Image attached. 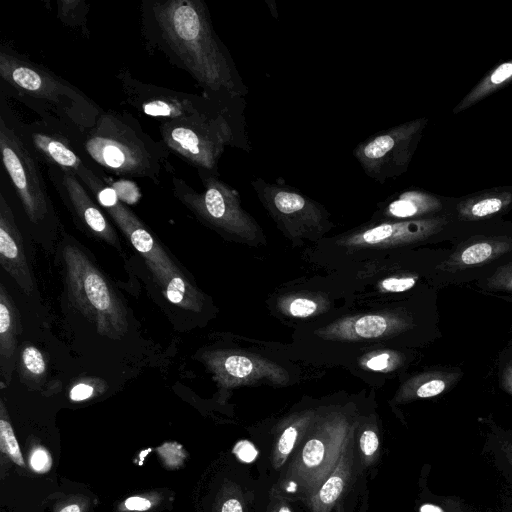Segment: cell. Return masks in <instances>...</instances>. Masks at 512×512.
<instances>
[{
	"instance_id": "3",
	"label": "cell",
	"mask_w": 512,
	"mask_h": 512,
	"mask_svg": "<svg viewBox=\"0 0 512 512\" xmlns=\"http://www.w3.org/2000/svg\"><path fill=\"white\" fill-rule=\"evenodd\" d=\"M84 157L105 171L125 178H143L160 184L172 172L171 151L150 136L129 112L102 110L81 143Z\"/></svg>"
},
{
	"instance_id": "15",
	"label": "cell",
	"mask_w": 512,
	"mask_h": 512,
	"mask_svg": "<svg viewBox=\"0 0 512 512\" xmlns=\"http://www.w3.org/2000/svg\"><path fill=\"white\" fill-rule=\"evenodd\" d=\"M0 264L27 294L34 291V279L28 264L23 237L6 193L0 192Z\"/></svg>"
},
{
	"instance_id": "6",
	"label": "cell",
	"mask_w": 512,
	"mask_h": 512,
	"mask_svg": "<svg viewBox=\"0 0 512 512\" xmlns=\"http://www.w3.org/2000/svg\"><path fill=\"white\" fill-rule=\"evenodd\" d=\"M0 151L2 164L32 229L53 234L59 221L49 195L39 160L22 139L16 114L1 95Z\"/></svg>"
},
{
	"instance_id": "17",
	"label": "cell",
	"mask_w": 512,
	"mask_h": 512,
	"mask_svg": "<svg viewBox=\"0 0 512 512\" xmlns=\"http://www.w3.org/2000/svg\"><path fill=\"white\" fill-rule=\"evenodd\" d=\"M511 250L512 238L510 237H483L461 246L440 265V269L448 273H456L482 266Z\"/></svg>"
},
{
	"instance_id": "13",
	"label": "cell",
	"mask_w": 512,
	"mask_h": 512,
	"mask_svg": "<svg viewBox=\"0 0 512 512\" xmlns=\"http://www.w3.org/2000/svg\"><path fill=\"white\" fill-rule=\"evenodd\" d=\"M17 129L40 163L76 172L84 163L81 145L67 132L41 119L23 122L16 115Z\"/></svg>"
},
{
	"instance_id": "1",
	"label": "cell",
	"mask_w": 512,
	"mask_h": 512,
	"mask_svg": "<svg viewBox=\"0 0 512 512\" xmlns=\"http://www.w3.org/2000/svg\"><path fill=\"white\" fill-rule=\"evenodd\" d=\"M140 22L146 51L188 73L202 93L221 100H240L248 94L204 1L144 0Z\"/></svg>"
},
{
	"instance_id": "14",
	"label": "cell",
	"mask_w": 512,
	"mask_h": 512,
	"mask_svg": "<svg viewBox=\"0 0 512 512\" xmlns=\"http://www.w3.org/2000/svg\"><path fill=\"white\" fill-rule=\"evenodd\" d=\"M443 217L407 221H383L345 238L353 246H395L424 241L446 226Z\"/></svg>"
},
{
	"instance_id": "2",
	"label": "cell",
	"mask_w": 512,
	"mask_h": 512,
	"mask_svg": "<svg viewBox=\"0 0 512 512\" xmlns=\"http://www.w3.org/2000/svg\"><path fill=\"white\" fill-rule=\"evenodd\" d=\"M0 79L1 94L21 102L80 145L102 112L80 88L8 44L0 45Z\"/></svg>"
},
{
	"instance_id": "21",
	"label": "cell",
	"mask_w": 512,
	"mask_h": 512,
	"mask_svg": "<svg viewBox=\"0 0 512 512\" xmlns=\"http://www.w3.org/2000/svg\"><path fill=\"white\" fill-rule=\"evenodd\" d=\"M460 376L456 371H433L417 377L410 390L417 398L435 397L453 386Z\"/></svg>"
},
{
	"instance_id": "42",
	"label": "cell",
	"mask_w": 512,
	"mask_h": 512,
	"mask_svg": "<svg viewBox=\"0 0 512 512\" xmlns=\"http://www.w3.org/2000/svg\"><path fill=\"white\" fill-rule=\"evenodd\" d=\"M59 512H82V507L79 503H70L63 507Z\"/></svg>"
},
{
	"instance_id": "36",
	"label": "cell",
	"mask_w": 512,
	"mask_h": 512,
	"mask_svg": "<svg viewBox=\"0 0 512 512\" xmlns=\"http://www.w3.org/2000/svg\"><path fill=\"white\" fill-rule=\"evenodd\" d=\"M378 437L375 432L367 430L360 438V447L363 453L367 456L374 454L378 448Z\"/></svg>"
},
{
	"instance_id": "24",
	"label": "cell",
	"mask_w": 512,
	"mask_h": 512,
	"mask_svg": "<svg viewBox=\"0 0 512 512\" xmlns=\"http://www.w3.org/2000/svg\"><path fill=\"white\" fill-rule=\"evenodd\" d=\"M0 417V444L1 450L7 454L10 459L20 467H25V462L15 437L13 428L7 418L5 406L1 401Z\"/></svg>"
},
{
	"instance_id": "41",
	"label": "cell",
	"mask_w": 512,
	"mask_h": 512,
	"mask_svg": "<svg viewBox=\"0 0 512 512\" xmlns=\"http://www.w3.org/2000/svg\"><path fill=\"white\" fill-rule=\"evenodd\" d=\"M221 512H242V507L238 500L232 498L224 502Z\"/></svg>"
},
{
	"instance_id": "29",
	"label": "cell",
	"mask_w": 512,
	"mask_h": 512,
	"mask_svg": "<svg viewBox=\"0 0 512 512\" xmlns=\"http://www.w3.org/2000/svg\"><path fill=\"white\" fill-rule=\"evenodd\" d=\"M342 489L343 480L338 476H333L322 486L319 497L323 503L331 504L338 498Z\"/></svg>"
},
{
	"instance_id": "31",
	"label": "cell",
	"mask_w": 512,
	"mask_h": 512,
	"mask_svg": "<svg viewBox=\"0 0 512 512\" xmlns=\"http://www.w3.org/2000/svg\"><path fill=\"white\" fill-rule=\"evenodd\" d=\"M31 468L37 473H46L52 466L50 453L43 447H37L30 456Z\"/></svg>"
},
{
	"instance_id": "11",
	"label": "cell",
	"mask_w": 512,
	"mask_h": 512,
	"mask_svg": "<svg viewBox=\"0 0 512 512\" xmlns=\"http://www.w3.org/2000/svg\"><path fill=\"white\" fill-rule=\"evenodd\" d=\"M251 186L263 206L282 225L311 230L327 222L324 207L295 187L260 177H255Z\"/></svg>"
},
{
	"instance_id": "10",
	"label": "cell",
	"mask_w": 512,
	"mask_h": 512,
	"mask_svg": "<svg viewBox=\"0 0 512 512\" xmlns=\"http://www.w3.org/2000/svg\"><path fill=\"white\" fill-rule=\"evenodd\" d=\"M115 78L128 106L147 116L160 118L161 121L186 119L239 101L221 100L204 93H188L149 84L135 78L125 68L118 70Z\"/></svg>"
},
{
	"instance_id": "34",
	"label": "cell",
	"mask_w": 512,
	"mask_h": 512,
	"mask_svg": "<svg viewBox=\"0 0 512 512\" xmlns=\"http://www.w3.org/2000/svg\"><path fill=\"white\" fill-rule=\"evenodd\" d=\"M234 453L240 460L246 463L252 462L258 454L255 447L247 440L238 442L234 447Z\"/></svg>"
},
{
	"instance_id": "39",
	"label": "cell",
	"mask_w": 512,
	"mask_h": 512,
	"mask_svg": "<svg viewBox=\"0 0 512 512\" xmlns=\"http://www.w3.org/2000/svg\"><path fill=\"white\" fill-rule=\"evenodd\" d=\"M391 365V356L387 353L376 355L366 362V366L375 371L387 369Z\"/></svg>"
},
{
	"instance_id": "30",
	"label": "cell",
	"mask_w": 512,
	"mask_h": 512,
	"mask_svg": "<svg viewBox=\"0 0 512 512\" xmlns=\"http://www.w3.org/2000/svg\"><path fill=\"white\" fill-rule=\"evenodd\" d=\"M498 455L504 460L507 469L512 472V432L496 435Z\"/></svg>"
},
{
	"instance_id": "40",
	"label": "cell",
	"mask_w": 512,
	"mask_h": 512,
	"mask_svg": "<svg viewBox=\"0 0 512 512\" xmlns=\"http://www.w3.org/2000/svg\"><path fill=\"white\" fill-rule=\"evenodd\" d=\"M501 384L503 389L512 395V359L501 372Z\"/></svg>"
},
{
	"instance_id": "7",
	"label": "cell",
	"mask_w": 512,
	"mask_h": 512,
	"mask_svg": "<svg viewBox=\"0 0 512 512\" xmlns=\"http://www.w3.org/2000/svg\"><path fill=\"white\" fill-rule=\"evenodd\" d=\"M62 256L72 304L100 334L122 338L128 331L127 311L106 277L75 244L64 245Z\"/></svg>"
},
{
	"instance_id": "16",
	"label": "cell",
	"mask_w": 512,
	"mask_h": 512,
	"mask_svg": "<svg viewBox=\"0 0 512 512\" xmlns=\"http://www.w3.org/2000/svg\"><path fill=\"white\" fill-rule=\"evenodd\" d=\"M441 209L442 203L435 195L420 189H408L380 203L376 214L386 221H407L429 218L427 216Z\"/></svg>"
},
{
	"instance_id": "43",
	"label": "cell",
	"mask_w": 512,
	"mask_h": 512,
	"mask_svg": "<svg viewBox=\"0 0 512 512\" xmlns=\"http://www.w3.org/2000/svg\"><path fill=\"white\" fill-rule=\"evenodd\" d=\"M420 512H444L440 507L434 504H424L420 507Z\"/></svg>"
},
{
	"instance_id": "33",
	"label": "cell",
	"mask_w": 512,
	"mask_h": 512,
	"mask_svg": "<svg viewBox=\"0 0 512 512\" xmlns=\"http://www.w3.org/2000/svg\"><path fill=\"white\" fill-rule=\"evenodd\" d=\"M288 310L294 317H308L315 313L317 304L311 299L296 298L290 303Z\"/></svg>"
},
{
	"instance_id": "4",
	"label": "cell",
	"mask_w": 512,
	"mask_h": 512,
	"mask_svg": "<svg viewBox=\"0 0 512 512\" xmlns=\"http://www.w3.org/2000/svg\"><path fill=\"white\" fill-rule=\"evenodd\" d=\"M244 110L243 99L201 115L161 121V141L196 171L219 174L218 164L227 147L251 151Z\"/></svg>"
},
{
	"instance_id": "5",
	"label": "cell",
	"mask_w": 512,
	"mask_h": 512,
	"mask_svg": "<svg viewBox=\"0 0 512 512\" xmlns=\"http://www.w3.org/2000/svg\"><path fill=\"white\" fill-rule=\"evenodd\" d=\"M75 174L142 255L166 298L182 308L194 309L197 295L194 287L144 223L119 199L116 191L87 162Z\"/></svg>"
},
{
	"instance_id": "18",
	"label": "cell",
	"mask_w": 512,
	"mask_h": 512,
	"mask_svg": "<svg viewBox=\"0 0 512 512\" xmlns=\"http://www.w3.org/2000/svg\"><path fill=\"white\" fill-rule=\"evenodd\" d=\"M512 204V191L494 189L461 200L457 204L458 217L465 221H477L493 217Z\"/></svg>"
},
{
	"instance_id": "25",
	"label": "cell",
	"mask_w": 512,
	"mask_h": 512,
	"mask_svg": "<svg viewBox=\"0 0 512 512\" xmlns=\"http://www.w3.org/2000/svg\"><path fill=\"white\" fill-rule=\"evenodd\" d=\"M21 362L25 371L31 376L39 377L45 372L46 364L44 357L34 346H27L22 350Z\"/></svg>"
},
{
	"instance_id": "32",
	"label": "cell",
	"mask_w": 512,
	"mask_h": 512,
	"mask_svg": "<svg viewBox=\"0 0 512 512\" xmlns=\"http://www.w3.org/2000/svg\"><path fill=\"white\" fill-rule=\"evenodd\" d=\"M416 283L414 276L389 277L381 282V287L387 292H404Z\"/></svg>"
},
{
	"instance_id": "35",
	"label": "cell",
	"mask_w": 512,
	"mask_h": 512,
	"mask_svg": "<svg viewBox=\"0 0 512 512\" xmlns=\"http://www.w3.org/2000/svg\"><path fill=\"white\" fill-rule=\"evenodd\" d=\"M297 438V430L294 427H288L281 435L278 442V450L280 453L289 454L295 444Z\"/></svg>"
},
{
	"instance_id": "22",
	"label": "cell",
	"mask_w": 512,
	"mask_h": 512,
	"mask_svg": "<svg viewBox=\"0 0 512 512\" xmlns=\"http://www.w3.org/2000/svg\"><path fill=\"white\" fill-rule=\"evenodd\" d=\"M57 18L65 26L81 32L90 38L88 17L90 4L84 0H57Z\"/></svg>"
},
{
	"instance_id": "23",
	"label": "cell",
	"mask_w": 512,
	"mask_h": 512,
	"mask_svg": "<svg viewBox=\"0 0 512 512\" xmlns=\"http://www.w3.org/2000/svg\"><path fill=\"white\" fill-rule=\"evenodd\" d=\"M405 323L397 318L382 315H365L357 318L352 324V334L359 338H376L388 331L401 328Z\"/></svg>"
},
{
	"instance_id": "28",
	"label": "cell",
	"mask_w": 512,
	"mask_h": 512,
	"mask_svg": "<svg viewBox=\"0 0 512 512\" xmlns=\"http://www.w3.org/2000/svg\"><path fill=\"white\" fill-rule=\"evenodd\" d=\"M324 452V445L320 440H309L303 449V461L308 467L317 466L322 461Z\"/></svg>"
},
{
	"instance_id": "8",
	"label": "cell",
	"mask_w": 512,
	"mask_h": 512,
	"mask_svg": "<svg viewBox=\"0 0 512 512\" xmlns=\"http://www.w3.org/2000/svg\"><path fill=\"white\" fill-rule=\"evenodd\" d=\"M203 191H197L184 179L172 176L174 196L199 220L219 231L238 237H254L259 228L242 208L237 190L224 182L220 174L197 171Z\"/></svg>"
},
{
	"instance_id": "12",
	"label": "cell",
	"mask_w": 512,
	"mask_h": 512,
	"mask_svg": "<svg viewBox=\"0 0 512 512\" xmlns=\"http://www.w3.org/2000/svg\"><path fill=\"white\" fill-rule=\"evenodd\" d=\"M47 172L52 186L75 222L102 241L121 249L117 233L103 213L102 207L94 201L76 174L55 166H48Z\"/></svg>"
},
{
	"instance_id": "19",
	"label": "cell",
	"mask_w": 512,
	"mask_h": 512,
	"mask_svg": "<svg viewBox=\"0 0 512 512\" xmlns=\"http://www.w3.org/2000/svg\"><path fill=\"white\" fill-rule=\"evenodd\" d=\"M512 81V59L499 64L488 72L457 104L453 113L458 114Z\"/></svg>"
},
{
	"instance_id": "9",
	"label": "cell",
	"mask_w": 512,
	"mask_h": 512,
	"mask_svg": "<svg viewBox=\"0 0 512 512\" xmlns=\"http://www.w3.org/2000/svg\"><path fill=\"white\" fill-rule=\"evenodd\" d=\"M427 122L418 118L383 129L358 143L352 155L369 178L384 184L406 172Z\"/></svg>"
},
{
	"instance_id": "26",
	"label": "cell",
	"mask_w": 512,
	"mask_h": 512,
	"mask_svg": "<svg viewBox=\"0 0 512 512\" xmlns=\"http://www.w3.org/2000/svg\"><path fill=\"white\" fill-rule=\"evenodd\" d=\"M486 287L493 291L512 292V262L499 266L486 280Z\"/></svg>"
},
{
	"instance_id": "27",
	"label": "cell",
	"mask_w": 512,
	"mask_h": 512,
	"mask_svg": "<svg viewBox=\"0 0 512 512\" xmlns=\"http://www.w3.org/2000/svg\"><path fill=\"white\" fill-rule=\"evenodd\" d=\"M224 370L235 378H245L253 371L252 361L241 355H231L224 360Z\"/></svg>"
},
{
	"instance_id": "37",
	"label": "cell",
	"mask_w": 512,
	"mask_h": 512,
	"mask_svg": "<svg viewBox=\"0 0 512 512\" xmlns=\"http://www.w3.org/2000/svg\"><path fill=\"white\" fill-rule=\"evenodd\" d=\"M94 394V387L88 383H78L70 390V398L73 401H83Z\"/></svg>"
},
{
	"instance_id": "38",
	"label": "cell",
	"mask_w": 512,
	"mask_h": 512,
	"mask_svg": "<svg viewBox=\"0 0 512 512\" xmlns=\"http://www.w3.org/2000/svg\"><path fill=\"white\" fill-rule=\"evenodd\" d=\"M124 507L131 511H146L153 505L152 501L140 496H131L123 503Z\"/></svg>"
},
{
	"instance_id": "44",
	"label": "cell",
	"mask_w": 512,
	"mask_h": 512,
	"mask_svg": "<svg viewBox=\"0 0 512 512\" xmlns=\"http://www.w3.org/2000/svg\"><path fill=\"white\" fill-rule=\"evenodd\" d=\"M279 512H291V510L288 507L283 506L280 508Z\"/></svg>"
},
{
	"instance_id": "20",
	"label": "cell",
	"mask_w": 512,
	"mask_h": 512,
	"mask_svg": "<svg viewBox=\"0 0 512 512\" xmlns=\"http://www.w3.org/2000/svg\"><path fill=\"white\" fill-rule=\"evenodd\" d=\"M19 314L10 295L0 285V356L2 361L10 360L16 350V335L19 328Z\"/></svg>"
}]
</instances>
